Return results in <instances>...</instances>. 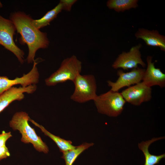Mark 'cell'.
<instances>
[{"instance_id": "obj_1", "label": "cell", "mask_w": 165, "mask_h": 165, "mask_svg": "<svg viewBox=\"0 0 165 165\" xmlns=\"http://www.w3.org/2000/svg\"><path fill=\"white\" fill-rule=\"evenodd\" d=\"M32 19L30 16L20 11L11 13L10 16V20L21 35V42L26 44L28 46V63L35 61V53L38 49L47 48L49 44L47 34L35 27L31 22Z\"/></svg>"}, {"instance_id": "obj_2", "label": "cell", "mask_w": 165, "mask_h": 165, "mask_svg": "<svg viewBox=\"0 0 165 165\" xmlns=\"http://www.w3.org/2000/svg\"><path fill=\"white\" fill-rule=\"evenodd\" d=\"M30 118L26 112H16L10 121L9 126L13 130L19 131L22 135V142L25 144L31 143L37 151L48 153V147L37 134L34 129L29 125L28 121Z\"/></svg>"}, {"instance_id": "obj_3", "label": "cell", "mask_w": 165, "mask_h": 165, "mask_svg": "<svg viewBox=\"0 0 165 165\" xmlns=\"http://www.w3.org/2000/svg\"><path fill=\"white\" fill-rule=\"evenodd\" d=\"M82 63L75 55L64 59L59 68L45 80L48 86H54L68 81L73 82L82 70Z\"/></svg>"}, {"instance_id": "obj_4", "label": "cell", "mask_w": 165, "mask_h": 165, "mask_svg": "<svg viewBox=\"0 0 165 165\" xmlns=\"http://www.w3.org/2000/svg\"><path fill=\"white\" fill-rule=\"evenodd\" d=\"M94 101L99 113L113 117L121 113L126 102L121 93L111 90L97 95Z\"/></svg>"}, {"instance_id": "obj_5", "label": "cell", "mask_w": 165, "mask_h": 165, "mask_svg": "<svg viewBox=\"0 0 165 165\" xmlns=\"http://www.w3.org/2000/svg\"><path fill=\"white\" fill-rule=\"evenodd\" d=\"M75 89L70 97L73 101L84 103L94 101L96 94L97 84L95 77L92 75H78L73 82Z\"/></svg>"}, {"instance_id": "obj_6", "label": "cell", "mask_w": 165, "mask_h": 165, "mask_svg": "<svg viewBox=\"0 0 165 165\" xmlns=\"http://www.w3.org/2000/svg\"><path fill=\"white\" fill-rule=\"evenodd\" d=\"M15 31L12 22L0 15V45L14 53L20 63L23 64L24 53L14 41L13 36Z\"/></svg>"}, {"instance_id": "obj_7", "label": "cell", "mask_w": 165, "mask_h": 165, "mask_svg": "<svg viewBox=\"0 0 165 165\" xmlns=\"http://www.w3.org/2000/svg\"><path fill=\"white\" fill-rule=\"evenodd\" d=\"M142 46L141 44L132 47L128 52H123L119 55L112 65L116 69L122 68L124 70L138 68L140 64L143 67L146 66L145 64L141 58L140 49Z\"/></svg>"}, {"instance_id": "obj_8", "label": "cell", "mask_w": 165, "mask_h": 165, "mask_svg": "<svg viewBox=\"0 0 165 165\" xmlns=\"http://www.w3.org/2000/svg\"><path fill=\"white\" fill-rule=\"evenodd\" d=\"M126 102L138 106L149 101L152 98V89L142 82L130 86L120 93Z\"/></svg>"}, {"instance_id": "obj_9", "label": "cell", "mask_w": 165, "mask_h": 165, "mask_svg": "<svg viewBox=\"0 0 165 165\" xmlns=\"http://www.w3.org/2000/svg\"><path fill=\"white\" fill-rule=\"evenodd\" d=\"M37 63L35 61L31 70L21 77L10 79L6 76H0V94L15 85L20 84L23 87H26L38 83L39 74L37 67Z\"/></svg>"}, {"instance_id": "obj_10", "label": "cell", "mask_w": 165, "mask_h": 165, "mask_svg": "<svg viewBox=\"0 0 165 165\" xmlns=\"http://www.w3.org/2000/svg\"><path fill=\"white\" fill-rule=\"evenodd\" d=\"M145 70L138 67L127 72H124L121 70H119L117 72L119 76L117 80L115 82L108 81V85L111 87V90L118 92L120 89L125 86L129 87L132 85L141 82Z\"/></svg>"}, {"instance_id": "obj_11", "label": "cell", "mask_w": 165, "mask_h": 165, "mask_svg": "<svg viewBox=\"0 0 165 165\" xmlns=\"http://www.w3.org/2000/svg\"><path fill=\"white\" fill-rule=\"evenodd\" d=\"M36 89L37 86L34 84L26 87H13L4 92L0 94V113L13 101L24 99V93L32 94Z\"/></svg>"}, {"instance_id": "obj_12", "label": "cell", "mask_w": 165, "mask_h": 165, "mask_svg": "<svg viewBox=\"0 0 165 165\" xmlns=\"http://www.w3.org/2000/svg\"><path fill=\"white\" fill-rule=\"evenodd\" d=\"M152 57L147 56L146 59L147 68L145 70L142 82L149 87L156 85L161 88L164 87L165 86V74L160 69L155 67L154 62H152Z\"/></svg>"}, {"instance_id": "obj_13", "label": "cell", "mask_w": 165, "mask_h": 165, "mask_svg": "<svg viewBox=\"0 0 165 165\" xmlns=\"http://www.w3.org/2000/svg\"><path fill=\"white\" fill-rule=\"evenodd\" d=\"M137 38L143 40L148 46L158 47L161 50L165 51V37L157 30H148L140 28L135 34Z\"/></svg>"}, {"instance_id": "obj_14", "label": "cell", "mask_w": 165, "mask_h": 165, "mask_svg": "<svg viewBox=\"0 0 165 165\" xmlns=\"http://www.w3.org/2000/svg\"><path fill=\"white\" fill-rule=\"evenodd\" d=\"M164 137L154 138L150 140L145 141H142L138 144L139 148L143 152L145 157L144 165H156L159 163L160 161L165 158V154L156 155L150 153L148 148L152 143L158 140L163 139Z\"/></svg>"}, {"instance_id": "obj_15", "label": "cell", "mask_w": 165, "mask_h": 165, "mask_svg": "<svg viewBox=\"0 0 165 165\" xmlns=\"http://www.w3.org/2000/svg\"><path fill=\"white\" fill-rule=\"evenodd\" d=\"M29 121L35 126L39 128L45 135L52 139L56 144L61 152L63 153L66 151L73 149L75 147V146L72 145V143L71 141L66 140L59 136L52 134L48 131L42 125L39 124L30 118Z\"/></svg>"}, {"instance_id": "obj_16", "label": "cell", "mask_w": 165, "mask_h": 165, "mask_svg": "<svg viewBox=\"0 0 165 165\" xmlns=\"http://www.w3.org/2000/svg\"><path fill=\"white\" fill-rule=\"evenodd\" d=\"M63 10L61 3H59L54 8L47 12L41 18L38 20L32 19L33 25L39 30L50 24V22L56 18L57 15Z\"/></svg>"}, {"instance_id": "obj_17", "label": "cell", "mask_w": 165, "mask_h": 165, "mask_svg": "<svg viewBox=\"0 0 165 165\" xmlns=\"http://www.w3.org/2000/svg\"><path fill=\"white\" fill-rule=\"evenodd\" d=\"M94 145L92 143H84L79 146H75L73 149L63 152L61 158L65 160V165H72L79 155Z\"/></svg>"}, {"instance_id": "obj_18", "label": "cell", "mask_w": 165, "mask_h": 165, "mask_svg": "<svg viewBox=\"0 0 165 165\" xmlns=\"http://www.w3.org/2000/svg\"><path fill=\"white\" fill-rule=\"evenodd\" d=\"M138 0H109L107 6L109 9H113L117 12H123L138 6Z\"/></svg>"}, {"instance_id": "obj_19", "label": "cell", "mask_w": 165, "mask_h": 165, "mask_svg": "<svg viewBox=\"0 0 165 165\" xmlns=\"http://www.w3.org/2000/svg\"><path fill=\"white\" fill-rule=\"evenodd\" d=\"M77 1L76 0H61L60 2L62 5L63 10L70 11L72 6Z\"/></svg>"}, {"instance_id": "obj_20", "label": "cell", "mask_w": 165, "mask_h": 165, "mask_svg": "<svg viewBox=\"0 0 165 165\" xmlns=\"http://www.w3.org/2000/svg\"><path fill=\"white\" fill-rule=\"evenodd\" d=\"M12 136L10 132H6L3 131L0 134V147L5 145L7 141Z\"/></svg>"}, {"instance_id": "obj_21", "label": "cell", "mask_w": 165, "mask_h": 165, "mask_svg": "<svg viewBox=\"0 0 165 165\" xmlns=\"http://www.w3.org/2000/svg\"><path fill=\"white\" fill-rule=\"evenodd\" d=\"M10 153L8 148L5 145L0 147V160L9 156Z\"/></svg>"}]
</instances>
